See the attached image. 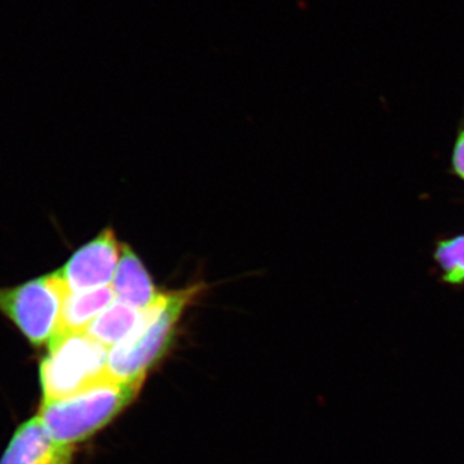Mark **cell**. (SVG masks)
I'll list each match as a JSON object with an SVG mask.
<instances>
[{
	"instance_id": "cell-5",
	"label": "cell",
	"mask_w": 464,
	"mask_h": 464,
	"mask_svg": "<svg viewBox=\"0 0 464 464\" xmlns=\"http://www.w3.org/2000/svg\"><path fill=\"white\" fill-rule=\"evenodd\" d=\"M121 246L115 232L106 228L96 239L76 250L57 274L69 292L110 285L121 259Z\"/></svg>"
},
{
	"instance_id": "cell-10",
	"label": "cell",
	"mask_w": 464,
	"mask_h": 464,
	"mask_svg": "<svg viewBox=\"0 0 464 464\" xmlns=\"http://www.w3.org/2000/svg\"><path fill=\"white\" fill-rule=\"evenodd\" d=\"M435 257L445 271V282L451 284L464 282V237L441 241L436 250Z\"/></svg>"
},
{
	"instance_id": "cell-2",
	"label": "cell",
	"mask_w": 464,
	"mask_h": 464,
	"mask_svg": "<svg viewBox=\"0 0 464 464\" xmlns=\"http://www.w3.org/2000/svg\"><path fill=\"white\" fill-rule=\"evenodd\" d=\"M140 386L106 377L69 398L44 402L39 418L52 439L60 444H76L121 413L132 401Z\"/></svg>"
},
{
	"instance_id": "cell-1",
	"label": "cell",
	"mask_w": 464,
	"mask_h": 464,
	"mask_svg": "<svg viewBox=\"0 0 464 464\" xmlns=\"http://www.w3.org/2000/svg\"><path fill=\"white\" fill-rule=\"evenodd\" d=\"M200 285L163 293L157 304L143 310L132 331L110 348L108 377L141 384L146 373L163 357L188 304Z\"/></svg>"
},
{
	"instance_id": "cell-8",
	"label": "cell",
	"mask_w": 464,
	"mask_h": 464,
	"mask_svg": "<svg viewBox=\"0 0 464 464\" xmlns=\"http://www.w3.org/2000/svg\"><path fill=\"white\" fill-rule=\"evenodd\" d=\"M114 301L115 293L111 285L67 293L58 333L87 331L94 319Z\"/></svg>"
},
{
	"instance_id": "cell-7",
	"label": "cell",
	"mask_w": 464,
	"mask_h": 464,
	"mask_svg": "<svg viewBox=\"0 0 464 464\" xmlns=\"http://www.w3.org/2000/svg\"><path fill=\"white\" fill-rule=\"evenodd\" d=\"M116 301L139 311L157 304L164 292H159L152 283L148 268L128 246H121V259L111 284Z\"/></svg>"
},
{
	"instance_id": "cell-4",
	"label": "cell",
	"mask_w": 464,
	"mask_h": 464,
	"mask_svg": "<svg viewBox=\"0 0 464 464\" xmlns=\"http://www.w3.org/2000/svg\"><path fill=\"white\" fill-rule=\"evenodd\" d=\"M69 293L57 273L0 288V313L17 326L34 346L50 343L60 331Z\"/></svg>"
},
{
	"instance_id": "cell-9",
	"label": "cell",
	"mask_w": 464,
	"mask_h": 464,
	"mask_svg": "<svg viewBox=\"0 0 464 464\" xmlns=\"http://www.w3.org/2000/svg\"><path fill=\"white\" fill-rule=\"evenodd\" d=\"M142 311L115 301L88 326L87 333L102 346L111 348L128 334L141 316Z\"/></svg>"
},
{
	"instance_id": "cell-3",
	"label": "cell",
	"mask_w": 464,
	"mask_h": 464,
	"mask_svg": "<svg viewBox=\"0 0 464 464\" xmlns=\"http://www.w3.org/2000/svg\"><path fill=\"white\" fill-rule=\"evenodd\" d=\"M109 348L87 333H58L41 364L44 402L69 398L108 377Z\"/></svg>"
},
{
	"instance_id": "cell-6",
	"label": "cell",
	"mask_w": 464,
	"mask_h": 464,
	"mask_svg": "<svg viewBox=\"0 0 464 464\" xmlns=\"http://www.w3.org/2000/svg\"><path fill=\"white\" fill-rule=\"evenodd\" d=\"M72 445L52 439L41 418L18 427L0 464H72Z\"/></svg>"
},
{
	"instance_id": "cell-11",
	"label": "cell",
	"mask_w": 464,
	"mask_h": 464,
	"mask_svg": "<svg viewBox=\"0 0 464 464\" xmlns=\"http://www.w3.org/2000/svg\"><path fill=\"white\" fill-rule=\"evenodd\" d=\"M454 170L464 179V130L458 137L453 157Z\"/></svg>"
}]
</instances>
